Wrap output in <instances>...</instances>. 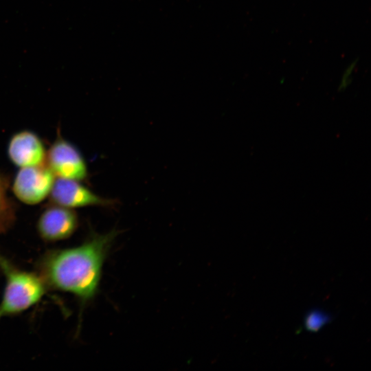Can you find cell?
<instances>
[{"label":"cell","mask_w":371,"mask_h":371,"mask_svg":"<svg viewBox=\"0 0 371 371\" xmlns=\"http://www.w3.org/2000/svg\"><path fill=\"white\" fill-rule=\"evenodd\" d=\"M117 232L93 234L82 244L57 249L45 255L41 262L40 275L47 285L69 292L82 303L95 295L104 260Z\"/></svg>","instance_id":"1"},{"label":"cell","mask_w":371,"mask_h":371,"mask_svg":"<svg viewBox=\"0 0 371 371\" xmlns=\"http://www.w3.org/2000/svg\"><path fill=\"white\" fill-rule=\"evenodd\" d=\"M0 269L6 280L0 302V319L27 310L45 295L47 284L40 274L18 269L1 254Z\"/></svg>","instance_id":"2"},{"label":"cell","mask_w":371,"mask_h":371,"mask_svg":"<svg viewBox=\"0 0 371 371\" xmlns=\"http://www.w3.org/2000/svg\"><path fill=\"white\" fill-rule=\"evenodd\" d=\"M54 176L47 165L22 167L13 182L14 194L24 203H38L50 193Z\"/></svg>","instance_id":"3"},{"label":"cell","mask_w":371,"mask_h":371,"mask_svg":"<svg viewBox=\"0 0 371 371\" xmlns=\"http://www.w3.org/2000/svg\"><path fill=\"white\" fill-rule=\"evenodd\" d=\"M47 166L59 178L80 181L87 175L85 161L79 150L64 139H57L47 155Z\"/></svg>","instance_id":"4"},{"label":"cell","mask_w":371,"mask_h":371,"mask_svg":"<svg viewBox=\"0 0 371 371\" xmlns=\"http://www.w3.org/2000/svg\"><path fill=\"white\" fill-rule=\"evenodd\" d=\"M77 226L76 214L70 208L56 204L43 212L37 223L41 238L49 242L67 238L74 234Z\"/></svg>","instance_id":"5"},{"label":"cell","mask_w":371,"mask_h":371,"mask_svg":"<svg viewBox=\"0 0 371 371\" xmlns=\"http://www.w3.org/2000/svg\"><path fill=\"white\" fill-rule=\"evenodd\" d=\"M78 181L59 177L55 180L49 193L53 203L70 209L109 203Z\"/></svg>","instance_id":"6"},{"label":"cell","mask_w":371,"mask_h":371,"mask_svg":"<svg viewBox=\"0 0 371 371\" xmlns=\"http://www.w3.org/2000/svg\"><path fill=\"white\" fill-rule=\"evenodd\" d=\"M8 151L10 160L21 168L43 164L46 157L42 141L30 131L14 134L8 144Z\"/></svg>","instance_id":"7"},{"label":"cell","mask_w":371,"mask_h":371,"mask_svg":"<svg viewBox=\"0 0 371 371\" xmlns=\"http://www.w3.org/2000/svg\"><path fill=\"white\" fill-rule=\"evenodd\" d=\"M332 320L330 315L322 310L313 309L305 316L304 326L312 333H316Z\"/></svg>","instance_id":"8"},{"label":"cell","mask_w":371,"mask_h":371,"mask_svg":"<svg viewBox=\"0 0 371 371\" xmlns=\"http://www.w3.org/2000/svg\"><path fill=\"white\" fill-rule=\"evenodd\" d=\"M10 212L6 199L4 183L0 177V229L3 228L9 220Z\"/></svg>","instance_id":"9"}]
</instances>
